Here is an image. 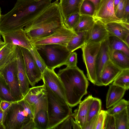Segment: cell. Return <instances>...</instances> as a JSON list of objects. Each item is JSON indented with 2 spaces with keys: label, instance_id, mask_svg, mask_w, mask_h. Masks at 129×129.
Masks as SVG:
<instances>
[{
  "label": "cell",
  "instance_id": "obj_1",
  "mask_svg": "<svg viewBox=\"0 0 129 129\" xmlns=\"http://www.w3.org/2000/svg\"><path fill=\"white\" fill-rule=\"evenodd\" d=\"M52 0H17L10 11L2 15L1 35L23 29L51 4Z\"/></svg>",
  "mask_w": 129,
  "mask_h": 129
},
{
  "label": "cell",
  "instance_id": "obj_2",
  "mask_svg": "<svg viewBox=\"0 0 129 129\" xmlns=\"http://www.w3.org/2000/svg\"><path fill=\"white\" fill-rule=\"evenodd\" d=\"M64 24L56 0L23 29L31 42L50 35Z\"/></svg>",
  "mask_w": 129,
  "mask_h": 129
},
{
  "label": "cell",
  "instance_id": "obj_3",
  "mask_svg": "<svg viewBox=\"0 0 129 129\" xmlns=\"http://www.w3.org/2000/svg\"><path fill=\"white\" fill-rule=\"evenodd\" d=\"M63 84L66 101L71 108L78 105L87 93L88 79L77 66L60 69L57 74Z\"/></svg>",
  "mask_w": 129,
  "mask_h": 129
},
{
  "label": "cell",
  "instance_id": "obj_4",
  "mask_svg": "<svg viewBox=\"0 0 129 129\" xmlns=\"http://www.w3.org/2000/svg\"><path fill=\"white\" fill-rule=\"evenodd\" d=\"M44 84L47 92L49 129H55L72 115V109L67 103L62 102L46 84Z\"/></svg>",
  "mask_w": 129,
  "mask_h": 129
},
{
  "label": "cell",
  "instance_id": "obj_5",
  "mask_svg": "<svg viewBox=\"0 0 129 129\" xmlns=\"http://www.w3.org/2000/svg\"><path fill=\"white\" fill-rule=\"evenodd\" d=\"M34 46L44 61L47 68L52 70L65 65L72 52L66 46L57 44H47Z\"/></svg>",
  "mask_w": 129,
  "mask_h": 129
},
{
  "label": "cell",
  "instance_id": "obj_6",
  "mask_svg": "<svg viewBox=\"0 0 129 129\" xmlns=\"http://www.w3.org/2000/svg\"><path fill=\"white\" fill-rule=\"evenodd\" d=\"M33 120L22 106L16 102L12 103L4 111L2 126L4 129H24Z\"/></svg>",
  "mask_w": 129,
  "mask_h": 129
},
{
  "label": "cell",
  "instance_id": "obj_7",
  "mask_svg": "<svg viewBox=\"0 0 129 129\" xmlns=\"http://www.w3.org/2000/svg\"><path fill=\"white\" fill-rule=\"evenodd\" d=\"M101 43H87L81 48L83 61L86 69L87 79L96 85L97 83L96 59Z\"/></svg>",
  "mask_w": 129,
  "mask_h": 129
},
{
  "label": "cell",
  "instance_id": "obj_8",
  "mask_svg": "<svg viewBox=\"0 0 129 129\" xmlns=\"http://www.w3.org/2000/svg\"><path fill=\"white\" fill-rule=\"evenodd\" d=\"M0 72L9 85L15 101L17 102L22 99L23 97L20 88L16 60L0 69Z\"/></svg>",
  "mask_w": 129,
  "mask_h": 129
},
{
  "label": "cell",
  "instance_id": "obj_9",
  "mask_svg": "<svg viewBox=\"0 0 129 129\" xmlns=\"http://www.w3.org/2000/svg\"><path fill=\"white\" fill-rule=\"evenodd\" d=\"M77 33L69 28L65 25L50 35L32 42L33 46L47 44H57L66 46Z\"/></svg>",
  "mask_w": 129,
  "mask_h": 129
},
{
  "label": "cell",
  "instance_id": "obj_10",
  "mask_svg": "<svg viewBox=\"0 0 129 129\" xmlns=\"http://www.w3.org/2000/svg\"><path fill=\"white\" fill-rule=\"evenodd\" d=\"M23 99L31 106L34 116L40 110L47 109V92L44 84L29 88Z\"/></svg>",
  "mask_w": 129,
  "mask_h": 129
},
{
  "label": "cell",
  "instance_id": "obj_11",
  "mask_svg": "<svg viewBox=\"0 0 129 129\" xmlns=\"http://www.w3.org/2000/svg\"><path fill=\"white\" fill-rule=\"evenodd\" d=\"M42 79L44 84H46L62 102L67 103L63 84L54 70L47 68H46L42 73Z\"/></svg>",
  "mask_w": 129,
  "mask_h": 129
},
{
  "label": "cell",
  "instance_id": "obj_12",
  "mask_svg": "<svg viewBox=\"0 0 129 129\" xmlns=\"http://www.w3.org/2000/svg\"><path fill=\"white\" fill-rule=\"evenodd\" d=\"M23 57L25 67L29 84L34 86L42 79V73L37 65L29 50L19 46Z\"/></svg>",
  "mask_w": 129,
  "mask_h": 129
},
{
  "label": "cell",
  "instance_id": "obj_13",
  "mask_svg": "<svg viewBox=\"0 0 129 129\" xmlns=\"http://www.w3.org/2000/svg\"><path fill=\"white\" fill-rule=\"evenodd\" d=\"M114 0H101L93 17L104 24L111 22L124 24L129 23L116 16L114 9Z\"/></svg>",
  "mask_w": 129,
  "mask_h": 129
},
{
  "label": "cell",
  "instance_id": "obj_14",
  "mask_svg": "<svg viewBox=\"0 0 129 129\" xmlns=\"http://www.w3.org/2000/svg\"><path fill=\"white\" fill-rule=\"evenodd\" d=\"M4 42L26 48L29 50L33 47L31 41L27 37L26 32L23 29L2 35Z\"/></svg>",
  "mask_w": 129,
  "mask_h": 129
},
{
  "label": "cell",
  "instance_id": "obj_15",
  "mask_svg": "<svg viewBox=\"0 0 129 129\" xmlns=\"http://www.w3.org/2000/svg\"><path fill=\"white\" fill-rule=\"evenodd\" d=\"M16 60L20 88L24 98L29 89L30 84L25 71L23 55L18 46H16Z\"/></svg>",
  "mask_w": 129,
  "mask_h": 129
},
{
  "label": "cell",
  "instance_id": "obj_16",
  "mask_svg": "<svg viewBox=\"0 0 129 129\" xmlns=\"http://www.w3.org/2000/svg\"><path fill=\"white\" fill-rule=\"evenodd\" d=\"M95 19L93 26L87 31L85 43H101L106 40L109 35L105 24L99 20Z\"/></svg>",
  "mask_w": 129,
  "mask_h": 129
},
{
  "label": "cell",
  "instance_id": "obj_17",
  "mask_svg": "<svg viewBox=\"0 0 129 129\" xmlns=\"http://www.w3.org/2000/svg\"><path fill=\"white\" fill-rule=\"evenodd\" d=\"M93 98L92 95H90L83 101H81L78 108L72 114V116L81 129H84L87 123L89 106Z\"/></svg>",
  "mask_w": 129,
  "mask_h": 129
},
{
  "label": "cell",
  "instance_id": "obj_18",
  "mask_svg": "<svg viewBox=\"0 0 129 129\" xmlns=\"http://www.w3.org/2000/svg\"><path fill=\"white\" fill-rule=\"evenodd\" d=\"M107 39L101 43L100 48L97 57L96 85L98 86H101L100 79L102 70L107 62L110 60Z\"/></svg>",
  "mask_w": 129,
  "mask_h": 129
},
{
  "label": "cell",
  "instance_id": "obj_19",
  "mask_svg": "<svg viewBox=\"0 0 129 129\" xmlns=\"http://www.w3.org/2000/svg\"><path fill=\"white\" fill-rule=\"evenodd\" d=\"M121 70L111 60L109 61L103 68L100 77L101 86H106L111 83Z\"/></svg>",
  "mask_w": 129,
  "mask_h": 129
},
{
  "label": "cell",
  "instance_id": "obj_20",
  "mask_svg": "<svg viewBox=\"0 0 129 129\" xmlns=\"http://www.w3.org/2000/svg\"><path fill=\"white\" fill-rule=\"evenodd\" d=\"M104 24L109 35L118 38L125 43L126 38L129 35V23L111 22Z\"/></svg>",
  "mask_w": 129,
  "mask_h": 129
},
{
  "label": "cell",
  "instance_id": "obj_21",
  "mask_svg": "<svg viewBox=\"0 0 129 129\" xmlns=\"http://www.w3.org/2000/svg\"><path fill=\"white\" fill-rule=\"evenodd\" d=\"M16 46L7 43L0 49V70L16 60Z\"/></svg>",
  "mask_w": 129,
  "mask_h": 129
},
{
  "label": "cell",
  "instance_id": "obj_22",
  "mask_svg": "<svg viewBox=\"0 0 129 129\" xmlns=\"http://www.w3.org/2000/svg\"><path fill=\"white\" fill-rule=\"evenodd\" d=\"M126 90L119 86L110 85L106 96V108H110L121 99Z\"/></svg>",
  "mask_w": 129,
  "mask_h": 129
},
{
  "label": "cell",
  "instance_id": "obj_23",
  "mask_svg": "<svg viewBox=\"0 0 129 129\" xmlns=\"http://www.w3.org/2000/svg\"><path fill=\"white\" fill-rule=\"evenodd\" d=\"M82 0H60L59 6L63 19L70 15L79 12Z\"/></svg>",
  "mask_w": 129,
  "mask_h": 129
},
{
  "label": "cell",
  "instance_id": "obj_24",
  "mask_svg": "<svg viewBox=\"0 0 129 129\" xmlns=\"http://www.w3.org/2000/svg\"><path fill=\"white\" fill-rule=\"evenodd\" d=\"M107 41L110 57L113 52L116 50L121 51L129 57V46L122 40L109 35Z\"/></svg>",
  "mask_w": 129,
  "mask_h": 129
},
{
  "label": "cell",
  "instance_id": "obj_25",
  "mask_svg": "<svg viewBox=\"0 0 129 129\" xmlns=\"http://www.w3.org/2000/svg\"><path fill=\"white\" fill-rule=\"evenodd\" d=\"M110 58L111 61L121 70L129 69V57L122 51H114Z\"/></svg>",
  "mask_w": 129,
  "mask_h": 129
},
{
  "label": "cell",
  "instance_id": "obj_26",
  "mask_svg": "<svg viewBox=\"0 0 129 129\" xmlns=\"http://www.w3.org/2000/svg\"><path fill=\"white\" fill-rule=\"evenodd\" d=\"M75 33L77 35L70 41L66 46L67 49L71 52L81 48L85 43L87 31Z\"/></svg>",
  "mask_w": 129,
  "mask_h": 129
},
{
  "label": "cell",
  "instance_id": "obj_27",
  "mask_svg": "<svg viewBox=\"0 0 129 129\" xmlns=\"http://www.w3.org/2000/svg\"><path fill=\"white\" fill-rule=\"evenodd\" d=\"M95 21V19L93 17L80 15L78 23L73 30L75 32L88 31L93 26Z\"/></svg>",
  "mask_w": 129,
  "mask_h": 129
},
{
  "label": "cell",
  "instance_id": "obj_28",
  "mask_svg": "<svg viewBox=\"0 0 129 129\" xmlns=\"http://www.w3.org/2000/svg\"><path fill=\"white\" fill-rule=\"evenodd\" d=\"M35 129H49V120L47 109L38 111L33 119Z\"/></svg>",
  "mask_w": 129,
  "mask_h": 129
},
{
  "label": "cell",
  "instance_id": "obj_29",
  "mask_svg": "<svg viewBox=\"0 0 129 129\" xmlns=\"http://www.w3.org/2000/svg\"><path fill=\"white\" fill-rule=\"evenodd\" d=\"M129 106L114 114L116 129H129Z\"/></svg>",
  "mask_w": 129,
  "mask_h": 129
},
{
  "label": "cell",
  "instance_id": "obj_30",
  "mask_svg": "<svg viewBox=\"0 0 129 129\" xmlns=\"http://www.w3.org/2000/svg\"><path fill=\"white\" fill-rule=\"evenodd\" d=\"M0 100L11 103L17 102L13 97L10 88L0 72Z\"/></svg>",
  "mask_w": 129,
  "mask_h": 129
},
{
  "label": "cell",
  "instance_id": "obj_31",
  "mask_svg": "<svg viewBox=\"0 0 129 129\" xmlns=\"http://www.w3.org/2000/svg\"><path fill=\"white\" fill-rule=\"evenodd\" d=\"M101 100L93 97L89 106L86 123L90 121L98 115L101 110Z\"/></svg>",
  "mask_w": 129,
  "mask_h": 129
},
{
  "label": "cell",
  "instance_id": "obj_32",
  "mask_svg": "<svg viewBox=\"0 0 129 129\" xmlns=\"http://www.w3.org/2000/svg\"><path fill=\"white\" fill-rule=\"evenodd\" d=\"M126 90L129 88V69L121 70L112 83Z\"/></svg>",
  "mask_w": 129,
  "mask_h": 129
},
{
  "label": "cell",
  "instance_id": "obj_33",
  "mask_svg": "<svg viewBox=\"0 0 129 129\" xmlns=\"http://www.w3.org/2000/svg\"><path fill=\"white\" fill-rule=\"evenodd\" d=\"M95 12L93 4L91 2L86 0H82L79 8L80 15H85L93 17Z\"/></svg>",
  "mask_w": 129,
  "mask_h": 129
},
{
  "label": "cell",
  "instance_id": "obj_34",
  "mask_svg": "<svg viewBox=\"0 0 129 129\" xmlns=\"http://www.w3.org/2000/svg\"><path fill=\"white\" fill-rule=\"evenodd\" d=\"M113 106L106 111L108 115H114L121 112L129 106V102L124 99H121Z\"/></svg>",
  "mask_w": 129,
  "mask_h": 129
},
{
  "label": "cell",
  "instance_id": "obj_35",
  "mask_svg": "<svg viewBox=\"0 0 129 129\" xmlns=\"http://www.w3.org/2000/svg\"><path fill=\"white\" fill-rule=\"evenodd\" d=\"M80 15L79 12L72 13L63 19L65 25L68 28L73 30L79 19Z\"/></svg>",
  "mask_w": 129,
  "mask_h": 129
},
{
  "label": "cell",
  "instance_id": "obj_36",
  "mask_svg": "<svg viewBox=\"0 0 129 129\" xmlns=\"http://www.w3.org/2000/svg\"><path fill=\"white\" fill-rule=\"evenodd\" d=\"M29 51L36 63L42 73L47 68L43 59L34 46L33 48Z\"/></svg>",
  "mask_w": 129,
  "mask_h": 129
},
{
  "label": "cell",
  "instance_id": "obj_37",
  "mask_svg": "<svg viewBox=\"0 0 129 129\" xmlns=\"http://www.w3.org/2000/svg\"><path fill=\"white\" fill-rule=\"evenodd\" d=\"M107 115L106 111L101 110L98 115L94 129H103L105 121Z\"/></svg>",
  "mask_w": 129,
  "mask_h": 129
},
{
  "label": "cell",
  "instance_id": "obj_38",
  "mask_svg": "<svg viewBox=\"0 0 129 129\" xmlns=\"http://www.w3.org/2000/svg\"><path fill=\"white\" fill-rule=\"evenodd\" d=\"M17 102L22 106L29 117L33 119L34 117V113L33 109L30 105L23 99Z\"/></svg>",
  "mask_w": 129,
  "mask_h": 129
},
{
  "label": "cell",
  "instance_id": "obj_39",
  "mask_svg": "<svg viewBox=\"0 0 129 129\" xmlns=\"http://www.w3.org/2000/svg\"><path fill=\"white\" fill-rule=\"evenodd\" d=\"M126 1V0H120L115 11V15L119 19L124 20L123 18Z\"/></svg>",
  "mask_w": 129,
  "mask_h": 129
},
{
  "label": "cell",
  "instance_id": "obj_40",
  "mask_svg": "<svg viewBox=\"0 0 129 129\" xmlns=\"http://www.w3.org/2000/svg\"><path fill=\"white\" fill-rule=\"evenodd\" d=\"M103 129H116L115 119L113 115H107Z\"/></svg>",
  "mask_w": 129,
  "mask_h": 129
},
{
  "label": "cell",
  "instance_id": "obj_41",
  "mask_svg": "<svg viewBox=\"0 0 129 129\" xmlns=\"http://www.w3.org/2000/svg\"><path fill=\"white\" fill-rule=\"evenodd\" d=\"M77 54L76 52H73L69 56L65 65L68 67H75L77 66Z\"/></svg>",
  "mask_w": 129,
  "mask_h": 129
},
{
  "label": "cell",
  "instance_id": "obj_42",
  "mask_svg": "<svg viewBox=\"0 0 129 129\" xmlns=\"http://www.w3.org/2000/svg\"><path fill=\"white\" fill-rule=\"evenodd\" d=\"M73 119L74 118L72 115H70L65 119L60 124L55 128V129H72Z\"/></svg>",
  "mask_w": 129,
  "mask_h": 129
},
{
  "label": "cell",
  "instance_id": "obj_43",
  "mask_svg": "<svg viewBox=\"0 0 129 129\" xmlns=\"http://www.w3.org/2000/svg\"><path fill=\"white\" fill-rule=\"evenodd\" d=\"M123 19L129 23V0H126Z\"/></svg>",
  "mask_w": 129,
  "mask_h": 129
},
{
  "label": "cell",
  "instance_id": "obj_44",
  "mask_svg": "<svg viewBox=\"0 0 129 129\" xmlns=\"http://www.w3.org/2000/svg\"><path fill=\"white\" fill-rule=\"evenodd\" d=\"M98 115L91 121L86 123L84 129H94Z\"/></svg>",
  "mask_w": 129,
  "mask_h": 129
},
{
  "label": "cell",
  "instance_id": "obj_45",
  "mask_svg": "<svg viewBox=\"0 0 129 129\" xmlns=\"http://www.w3.org/2000/svg\"><path fill=\"white\" fill-rule=\"evenodd\" d=\"M12 103L5 101H1L0 107L4 111Z\"/></svg>",
  "mask_w": 129,
  "mask_h": 129
},
{
  "label": "cell",
  "instance_id": "obj_46",
  "mask_svg": "<svg viewBox=\"0 0 129 129\" xmlns=\"http://www.w3.org/2000/svg\"><path fill=\"white\" fill-rule=\"evenodd\" d=\"M89 1L93 4L95 9V12L97 10L101 0H86Z\"/></svg>",
  "mask_w": 129,
  "mask_h": 129
},
{
  "label": "cell",
  "instance_id": "obj_47",
  "mask_svg": "<svg viewBox=\"0 0 129 129\" xmlns=\"http://www.w3.org/2000/svg\"><path fill=\"white\" fill-rule=\"evenodd\" d=\"M4 111L0 107V127L3 128L2 126V122L4 115Z\"/></svg>",
  "mask_w": 129,
  "mask_h": 129
},
{
  "label": "cell",
  "instance_id": "obj_48",
  "mask_svg": "<svg viewBox=\"0 0 129 129\" xmlns=\"http://www.w3.org/2000/svg\"><path fill=\"white\" fill-rule=\"evenodd\" d=\"M72 128L74 129H81L80 126L74 119L73 121Z\"/></svg>",
  "mask_w": 129,
  "mask_h": 129
},
{
  "label": "cell",
  "instance_id": "obj_49",
  "mask_svg": "<svg viewBox=\"0 0 129 129\" xmlns=\"http://www.w3.org/2000/svg\"><path fill=\"white\" fill-rule=\"evenodd\" d=\"M120 0H114V10L116 9L119 3Z\"/></svg>",
  "mask_w": 129,
  "mask_h": 129
},
{
  "label": "cell",
  "instance_id": "obj_50",
  "mask_svg": "<svg viewBox=\"0 0 129 129\" xmlns=\"http://www.w3.org/2000/svg\"><path fill=\"white\" fill-rule=\"evenodd\" d=\"M6 44L5 43H3L0 44V49L5 45Z\"/></svg>",
  "mask_w": 129,
  "mask_h": 129
},
{
  "label": "cell",
  "instance_id": "obj_51",
  "mask_svg": "<svg viewBox=\"0 0 129 129\" xmlns=\"http://www.w3.org/2000/svg\"><path fill=\"white\" fill-rule=\"evenodd\" d=\"M1 7H0V19H1Z\"/></svg>",
  "mask_w": 129,
  "mask_h": 129
},
{
  "label": "cell",
  "instance_id": "obj_52",
  "mask_svg": "<svg viewBox=\"0 0 129 129\" xmlns=\"http://www.w3.org/2000/svg\"><path fill=\"white\" fill-rule=\"evenodd\" d=\"M1 35L0 34V42H2V41H3L2 40H1Z\"/></svg>",
  "mask_w": 129,
  "mask_h": 129
},
{
  "label": "cell",
  "instance_id": "obj_53",
  "mask_svg": "<svg viewBox=\"0 0 129 129\" xmlns=\"http://www.w3.org/2000/svg\"><path fill=\"white\" fill-rule=\"evenodd\" d=\"M4 43V42L3 41L0 42V44L3 43Z\"/></svg>",
  "mask_w": 129,
  "mask_h": 129
},
{
  "label": "cell",
  "instance_id": "obj_54",
  "mask_svg": "<svg viewBox=\"0 0 129 129\" xmlns=\"http://www.w3.org/2000/svg\"><path fill=\"white\" fill-rule=\"evenodd\" d=\"M56 0V1H59V0Z\"/></svg>",
  "mask_w": 129,
  "mask_h": 129
}]
</instances>
